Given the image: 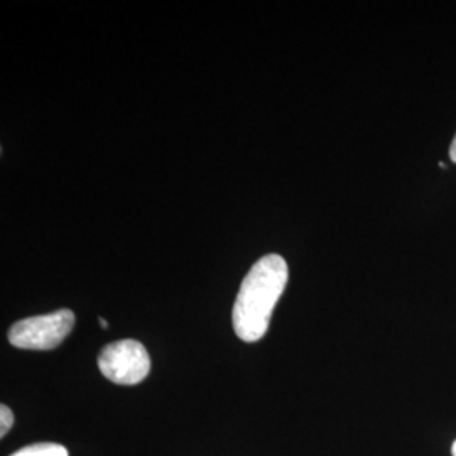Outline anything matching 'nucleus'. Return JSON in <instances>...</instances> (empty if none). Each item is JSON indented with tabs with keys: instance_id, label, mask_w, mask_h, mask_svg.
<instances>
[{
	"instance_id": "nucleus-1",
	"label": "nucleus",
	"mask_w": 456,
	"mask_h": 456,
	"mask_svg": "<svg viewBox=\"0 0 456 456\" xmlns=\"http://www.w3.org/2000/svg\"><path fill=\"white\" fill-rule=\"evenodd\" d=\"M288 277V264L277 254L262 257L248 271L232 313L233 330L240 340L259 342L267 333L277 301L286 289Z\"/></svg>"
},
{
	"instance_id": "nucleus-2",
	"label": "nucleus",
	"mask_w": 456,
	"mask_h": 456,
	"mask_svg": "<svg viewBox=\"0 0 456 456\" xmlns=\"http://www.w3.org/2000/svg\"><path fill=\"white\" fill-rule=\"evenodd\" d=\"M75 326V313L58 310L20 320L9 330V342L22 350H53L65 340Z\"/></svg>"
},
{
	"instance_id": "nucleus-3",
	"label": "nucleus",
	"mask_w": 456,
	"mask_h": 456,
	"mask_svg": "<svg viewBox=\"0 0 456 456\" xmlns=\"http://www.w3.org/2000/svg\"><path fill=\"white\" fill-rule=\"evenodd\" d=\"M98 369L114 384L135 386L149 375L151 357L142 343L120 340L107 345L100 352Z\"/></svg>"
},
{
	"instance_id": "nucleus-4",
	"label": "nucleus",
	"mask_w": 456,
	"mask_h": 456,
	"mask_svg": "<svg viewBox=\"0 0 456 456\" xmlns=\"http://www.w3.org/2000/svg\"><path fill=\"white\" fill-rule=\"evenodd\" d=\"M11 456H68V450L58 443H36Z\"/></svg>"
},
{
	"instance_id": "nucleus-5",
	"label": "nucleus",
	"mask_w": 456,
	"mask_h": 456,
	"mask_svg": "<svg viewBox=\"0 0 456 456\" xmlns=\"http://www.w3.org/2000/svg\"><path fill=\"white\" fill-rule=\"evenodd\" d=\"M12 424H14V414H12V411H11V408H7L5 404H2V406H0V436H2V438L11 431Z\"/></svg>"
},
{
	"instance_id": "nucleus-6",
	"label": "nucleus",
	"mask_w": 456,
	"mask_h": 456,
	"mask_svg": "<svg viewBox=\"0 0 456 456\" xmlns=\"http://www.w3.org/2000/svg\"><path fill=\"white\" fill-rule=\"evenodd\" d=\"M450 158H452V161L456 164V135L455 139H453V142H452V147H450Z\"/></svg>"
},
{
	"instance_id": "nucleus-7",
	"label": "nucleus",
	"mask_w": 456,
	"mask_h": 456,
	"mask_svg": "<svg viewBox=\"0 0 456 456\" xmlns=\"http://www.w3.org/2000/svg\"><path fill=\"white\" fill-rule=\"evenodd\" d=\"M98 323H100V326H103V328H109V323H107L103 318H100V320H98Z\"/></svg>"
},
{
	"instance_id": "nucleus-8",
	"label": "nucleus",
	"mask_w": 456,
	"mask_h": 456,
	"mask_svg": "<svg viewBox=\"0 0 456 456\" xmlns=\"http://www.w3.org/2000/svg\"><path fill=\"white\" fill-rule=\"evenodd\" d=\"M452 453H453V456H456V441L453 443V446H452Z\"/></svg>"
}]
</instances>
